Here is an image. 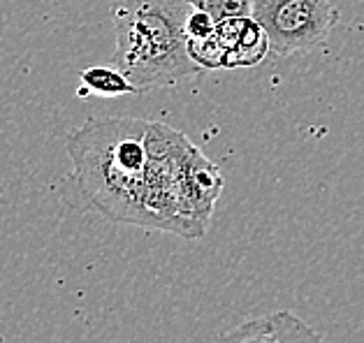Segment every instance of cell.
Instances as JSON below:
<instances>
[{
    "instance_id": "cell-9",
    "label": "cell",
    "mask_w": 364,
    "mask_h": 343,
    "mask_svg": "<svg viewBox=\"0 0 364 343\" xmlns=\"http://www.w3.org/2000/svg\"><path fill=\"white\" fill-rule=\"evenodd\" d=\"M186 28H188V40H204V38H211V35L216 33L218 21L207 12L193 10L188 16V23H186Z\"/></svg>"
},
{
    "instance_id": "cell-2",
    "label": "cell",
    "mask_w": 364,
    "mask_h": 343,
    "mask_svg": "<svg viewBox=\"0 0 364 343\" xmlns=\"http://www.w3.org/2000/svg\"><path fill=\"white\" fill-rule=\"evenodd\" d=\"M188 0H117L114 65L141 93L174 86L200 72L188 49Z\"/></svg>"
},
{
    "instance_id": "cell-7",
    "label": "cell",
    "mask_w": 364,
    "mask_h": 343,
    "mask_svg": "<svg viewBox=\"0 0 364 343\" xmlns=\"http://www.w3.org/2000/svg\"><path fill=\"white\" fill-rule=\"evenodd\" d=\"M272 322H274V332L279 337V343H327L321 332H316L311 325H306L292 311L272 313Z\"/></svg>"
},
{
    "instance_id": "cell-3",
    "label": "cell",
    "mask_w": 364,
    "mask_h": 343,
    "mask_svg": "<svg viewBox=\"0 0 364 343\" xmlns=\"http://www.w3.org/2000/svg\"><path fill=\"white\" fill-rule=\"evenodd\" d=\"M253 19L269 40V54L286 58L316 49L339 21L330 0H255Z\"/></svg>"
},
{
    "instance_id": "cell-8",
    "label": "cell",
    "mask_w": 364,
    "mask_h": 343,
    "mask_svg": "<svg viewBox=\"0 0 364 343\" xmlns=\"http://www.w3.org/2000/svg\"><path fill=\"white\" fill-rule=\"evenodd\" d=\"M193 10H202L214 16L216 21L235 19V16H251L255 0H188Z\"/></svg>"
},
{
    "instance_id": "cell-5",
    "label": "cell",
    "mask_w": 364,
    "mask_h": 343,
    "mask_svg": "<svg viewBox=\"0 0 364 343\" xmlns=\"http://www.w3.org/2000/svg\"><path fill=\"white\" fill-rule=\"evenodd\" d=\"M84 89L91 91L95 95H102V98H119V95H141V91L137 89L130 79L121 72V70L114 65V67H105V65H97V67H88L84 70L82 75Z\"/></svg>"
},
{
    "instance_id": "cell-1",
    "label": "cell",
    "mask_w": 364,
    "mask_h": 343,
    "mask_svg": "<svg viewBox=\"0 0 364 343\" xmlns=\"http://www.w3.org/2000/svg\"><path fill=\"white\" fill-rule=\"evenodd\" d=\"M149 123L91 119L65 139L79 192L112 223L146 227Z\"/></svg>"
},
{
    "instance_id": "cell-6",
    "label": "cell",
    "mask_w": 364,
    "mask_h": 343,
    "mask_svg": "<svg viewBox=\"0 0 364 343\" xmlns=\"http://www.w3.org/2000/svg\"><path fill=\"white\" fill-rule=\"evenodd\" d=\"M216 343H279V337L274 332L272 315H257L223 332Z\"/></svg>"
},
{
    "instance_id": "cell-4",
    "label": "cell",
    "mask_w": 364,
    "mask_h": 343,
    "mask_svg": "<svg viewBox=\"0 0 364 343\" xmlns=\"http://www.w3.org/2000/svg\"><path fill=\"white\" fill-rule=\"evenodd\" d=\"M216 35L225 47L228 67H253L260 65L269 54V40L262 26L253 16H235L218 21Z\"/></svg>"
}]
</instances>
